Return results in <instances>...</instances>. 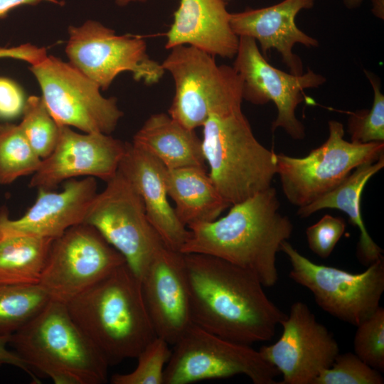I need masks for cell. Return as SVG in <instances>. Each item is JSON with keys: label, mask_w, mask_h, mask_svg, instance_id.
I'll return each instance as SVG.
<instances>
[{"label": "cell", "mask_w": 384, "mask_h": 384, "mask_svg": "<svg viewBox=\"0 0 384 384\" xmlns=\"http://www.w3.org/2000/svg\"><path fill=\"white\" fill-rule=\"evenodd\" d=\"M183 255L194 324L250 346L274 337L287 314L269 299L253 271L210 255Z\"/></svg>", "instance_id": "obj_1"}, {"label": "cell", "mask_w": 384, "mask_h": 384, "mask_svg": "<svg viewBox=\"0 0 384 384\" xmlns=\"http://www.w3.org/2000/svg\"><path fill=\"white\" fill-rule=\"evenodd\" d=\"M183 254L215 256L253 271L264 287L278 280L276 256L293 232L291 220L280 212L277 191L271 186L232 205L223 217L187 227Z\"/></svg>", "instance_id": "obj_2"}, {"label": "cell", "mask_w": 384, "mask_h": 384, "mask_svg": "<svg viewBox=\"0 0 384 384\" xmlns=\"http://www.w3.org/2000/svg\"><path fill=\"white\" fill-rule=\"evenodd\" d=\"M109 366L136 358L156 337L141 280L127 263L66 304Z\"/></svg>", "instance_id": "obj_3"}, {"label": "cell", "mask_w": 384, "mask_h": 384, "mask_svg": "<svg viewBox=\"0 0 384 384\" xmlns=\"http://www.w3.org/2000/svg\"><path fill=\"white\" fill-rule=\"evenodd\" d=\"M9 344L30 369L55 384H102L107 380V362L64 303L50 299L10 336Z\"/></svg>", "instance_id": "obj_4"}, {"label": "cell", "mask_w": 384, "mask_h": 384, "mask_svg": "<svg viewBox=\"0 0 384 384\" xmlns=\"http://www.w3.org/2000/svg\"><path fill=\"white\" fill-rule=\"evenodd\" d=\"M241 105L210 114L202 126L208 174L230 206L270 187L277 174L276 154L256 139Z\"/></svg>", "instance_id": "obj_5"}, {"label": "cell", "mask_w": 384, "mask_h": 384, "mask_svg": "<svg viewBox=\"0 0 384 384\" xmlns=\"http://www.w3.org/2000/svg\"><path fill=\"white\" fill-rule=\"evenodd\" d=\"M161 65L171 73L175 93L169 114L185 127H202L210 114L242 104V80L233 66L195 47L178 46Z\"/></svg>", "instance_id": "obj_6"}, {"label": "cell", "mask_w": 384, "mask_h": 384, "mask_svg": "<svg viewBox=\"0 0 384 384\" xmlns=\"http://www.w3.org/2000/svg\"><path fill=\"white\" fill-rule=\"evenodd\" d=\"M329 137L303 157L276 154V169L287 201L302 208L338 186L359 165L384 155V142L360 144L344 139L343 124L328 122Z\"/></svg>", "instance_id": "obj_7"}, {"label": "cell", "mask_w": 384, "mask_h": 384, "mask_svg": "<svg viewBox=\"0 0 384 384\" xmlns=\"http://www.w3.org/2000/svg\"><path fill=\"white\" fill-rule=\"evenodd\" d=\"M164 384H188L244 375L254 384H274L279 375L259 351L193 324L173 345Z\"/></svg>", "instance_id": "obj_8"}, {"label": "cell", "mask_w": 384, "mask_h": 384, "mask_svg": "<svg viewBox=\"0 0 384 384\" xmlns=\"http://www.w3.org/2000/svg\"><path fill=\"white\" fill-rule=\"evenodd\" d=\"M291 265L289 277L308 289L316 303L331 316L357 326L380 306L384 292L383 257L365 271H348L314 263L288 240L281 245Z\"/></svg>", "instance_id": "obj_9"}, {"label": "cell", "mask_w": 384, "mask_h": 384, "mask_svg": "<svg viewBox=\"0 0 384 384\" xmlns=\"http://www.w3.org/2000/svg\"><path fill=\"white\" fill-rule=\"evenodd\" d=\"M83 223L94 227L123 256L140 280L166 246L149 221L140 196L119 171L97 193Z\"/></svg>", "instance_id": "obj_10"}, {"label": "cell", "mask_w": 384, "mask_h": 384, "mask_svg": "<svg viewBox=\"0 0 384 384\" xmlns=\"http://www.w3.org/2000/svg\"><path fill=\"white\" fill-rule=\"evenodd\" d=\"M68 33L65 52L69 63L102 90L108 89L123 72L147 85L157 83L164 76L161 64L149 57L146 43L140 37L117 35L94 20L70 26Z\"/></svg>", "instance_id": "obj_11"}, {"label": "cell", "mask_w": 384, "mask_h": 384, "mask_svg": "<svg viewBox=\"0 0 384 384\" xmlns=\"http://www.w3.org/2000/svg\"><path fill=\"white\" fill-rule=\"evenodd\" d=\"M30 70L58 125L86 133L110 134L115 129L123 116L116 98L102 96L100 87L69 62L48 55Z\"/></svg>", "instance_id": "obj_12"}, {"label": "cell", "mask_w": 384, "mask_h": 384, "mask_svg": "<svg viewBox=\"0 0 384 384\" xmlns=\"http://www.w3.org/2000/svg\"><path fill=\"white\" fill-rule=\"evenodd\" d=\"M124 263L94 227L80 223L53 240L38 285L66 304Z\"/></svg>", "instance_id": "obj_13"}, {"label": "cell", "mask_w": 384, "mask_h": 384, "mask_svg": "<svg viewBox=\"0 0 384 384\" xmlns=\"http://www.w3.org/2000/svg\"><path fill=\"white\" fill-rule=\"evenodd\" d=\"M233 68L242 80V98L255 105L272 102L277 110L272 131L283 129L293 139L305 137V127L296 116L303 101L304 90L316 88L326 82L324 76L308 71L300 75L285 73L270 65L262 54L257 41L239 37Z\"/></svg>", "instance_id": "obj_14"}, {"label": "cell", "mask_w": 384, "mask_h": 384, "mask_svg": "<svg viewBox=\"0 0 384 384\" xmlns=\"http://www.w3.org/2000/svg\"><path fill=\"white\" fill-rule=\"evenodd\" d=\"M279 324V338L259 352L282 374L280 384H313L338 355L336 340L302 302L293 303Z\"/></svg>", "instance_id": "obj_15"}, {"label": "cell", "mask_w": 384, "mask_h": 384, "mask_svg": "<svg viewBox=\"0 0 384 384\" xmlns=\"http://www.w3.org/2000/svg\"><path fill=\"white\" fill-rule=\"evenodd\" d=\"M59 126L57 144L33 174L31 188L53 190L60 183L79 176L97 178L107 183L116 175L127 142L110 134L79 133L70 127Z\"/></svg>", "instance_id": "obj_16"}, {"label": "cell", "mask_w": 384, "mask_h": 384, "mask_svg": "<svg viewBox=\"0 0 384 384\" xmlns=\"http://www.w3.org/2000/svg\"><path fill=\"white\" fill-rule=\"evenodd\" d=\"M156 336L174 345L193 324L183 255L164 246L141 279Z\"/></svg>", "instance_id": "obj_17"}, {"label": "cell", "mask_w": 384, "mask_h": 384, "mask_svg": "<svg viewBox=\"0 0 384 384\" xmlns=\"http://www.w3.org/2000/svg\"><path fill=\"white\" fill-rule=\"evenodd\" d=\"M94 177L64 181L63 190L38 189L33 204L18 219L0 210V235L28 234L55 239L68 228L83 223L87 210L97 195Z\"/></svg>", "instance_id": "obj_18"}, {"label": "cell", "mask_w": 384, "mask_h": 384, "mask_svg": "<svg viewBox=\"0 0 384 384\" xmlns=\"http://www.w3.org/2000/svg\"><path fill=\"white\" fill-rule=\"evenodd\" d=\"M315 0H284L274 5L247 9L238 13H230V23L238 37H250L258 41L260 51L267 58V53L276 49L290 73L303 74V65L299 56L292 52L296 43L306 47H317L316 39L300 30L295 18L303 9L314 6Z\"/></svg>", "instance_id": "obj_19"}, {"label": "cell", "mask_w": 384, "mask_h": 384, "mask_svg": "<svg viewBox=\"0 0 384 384\" xmlns=\"http://www.w3.org/2000/svg\"><path fill=\"white\" fill-rule=\"evenodd\" d=\"M118 171L137 190L149 221L164 245L180 252L189 230L169 203L165 181L166 168L151 154L127 142Z\"/></svg>", "instance_id": "obj_20"}, {"label": "cell", "mask_w": 384, "mask_h": 384, "mask_svg": "<svg viewBox=\"0 0 384 384\" xmlns=\"http://www.w3.org/2000/svg\"><path fill=\"white\" fill-rule=\"evenodd\" d=\"M230 16L223 0H179L165 47L191 46L213 57L233 58L239 37L231 28Z\"/></svg>", "instance_id": "obj_21"}, {"label": "cell", "mask_w": 384, "mask_h": 384, "mask_svg": "<svg viewBox=\"0 0 384 384\" xmlns=\"http://www.w3.org/2000/svg\"><path fill=\"white\" fill-rule=\"evenodd\" d=\"M132 144L158 159L166 169L206 168L201 139L169 114H151L133 137Z\"/></svg>", "instance_id": "obj_22"}, {"label": "cell", "mask_w": 384, "mask_h": 384, "mask_svg": "<svg viewBox=\"0 0 384 384\" xmlns=\"http://www.w3.org/2000/svg\"><path fill=\"white\" fill-rule=\"evenodd\" d=\"M384 167V155L374 161L357 166L338 186L309 205L299 208L297 215L307 218L323 209H336L348 216L350 223L359 230L356 256L358 261L368 266L383 257V250L368 233L361 214L362 192L368 181Z\"/></svg>", "instance_id": "obj_23"}, {"label": "cell", "mask_w": 384, "mask_h": 384, "mask_svg": "<svg viewBox=\"0 0 384 384\" xmlns=\"http://www.w3.org/2000/svg\"><path fill=\"white\" fill-rule=\"evenodd\" d=\"M165 181L169 197L176 205V216L186 227L215 220L230 206L217 190L206 168L166 169Z\"/></svg>", "instance_id": "obj_24"}, {"label": "cell", "mask_w": 384, "mask_h": 384, "mask_svg": "<svg viewBox=\"0 0 384 384\" xmlns=\"http://www.w3.org/2000/svg\"><path fill=\"white\" fill-rule=\"evenodd\" d=\"M53 240L28 234L0 235V283L38 284Z\"/></svg>", "instance_id": "obj_25"}, {"label": "cell", "mask_w": 384, "mask_h": 384, "mask_svg": "<svg viewBox=\"0 0 384 384\" xmlns=\"http://www.w3.org/2000/svg\"><path fill=\"white\" fill-rule=\"evenodd\" d=\"M50 298L38 285L0 283V336H11L33 319Z\"/></svg>", "instance_id": "obj_26"}, {"label": "cell", "mask_w": 384, "mask_h": 384, "mask_svg": "<svg viewBox=\"0 0 384 384\" xmlns=\"http://www.w3.org/2000/svg\"><path fill=\"white\" fill-rule=\"evenodd\" d=\"M41 161L18 124H0V185L33 174Z\"/></svg>", "instance_id": "obj_27"}, {"label": "cell", "mask_w": 384, "mask_h": 384, "mask_svg": "<svg viewBox=\"0 0 384 384\" xmlns=\"http://www.w3.org/2000/svg\"><path fill=\"white\" fill-rule=\"evenodd\" d=\"M18 124L28 143L42 159L53 151L60 126L50 114L43 98L32 95L26 100Z\"/></svg>", "instance_id": "obj_28"}, {"label": "cell", "mask_w": 384, "mask_h": 384, "mask_svg": "<svg viewBox=\"0 0 384 384\" xmlns=\"http://www.w3.org/2000/svg\"><path fill=\"white\" fill-rule=\"evenodd\" d=\"M373 90V102L370 110L351 112L348 119V132L351 141L360 144L384 142V95L379 79L370 71L364 70Z\"/></svg>", "instance_id": "obj_29"}, {"label": "cell", "mask_w": 384, "mask_h": 384, "mask_svg": "<svg viewBox=\"0 0 384 384\" xmlns=\"http://www.w3.org/2000/svg\"><path fill=\"white\" fill-rule=\"evenodd\" d=\"M169 344L156 336L136 358L137 366L130 373H116L113 384H164V373L171 350Z\"/></svg>", "instance_id": "obj_30"}, {"label": "cell", "mask_w": 384, "mask_h": 384, "mask_svg": "<svg viewBox=\"0 0 384 384\" xmlns=\"http://www.w3.org/2000/svg\"><path fill=\"white\" fill-rule=\"evenodd\" d=\"M380 371L362 361L355 353L338 355L331 366L323 370L313 384H383Z\"/></svg>", "instance_id": "obj_31"}, {"label": "cell", "mask_w": 384, "mask_h": 384, "mask_svg": "<svg viewBox=\"0 0 384 384\" xmlns=\"http://www.w3.org/2000/svg\"><path fill=\"white\" fill-rule=\"evenodd\" d=\"M353 338L354 353L366 363L384 370V309L379 306L357 326Z\"/></svg>", "instance_id": "obj_32"}, {"label": "cell", "mask_w": 384, "mask_h": 384, "mask_svg": "<svg viewBox=\"0 0 384 384\" xmlns=\"http://www.w3.org/2000/svg\"><path fill=\"white\" fill-rule=\"evenodd\" d=\"M346 221L341 217L326 214L306 230L311 251L321 258L329 257L346 230Z\"/></svg>", "instance_id": "obj_33"}, {"label": "cell", "mask_w": 384, "mask_h": 384, "mask_svg": "<svg viewBox=\"0 0 384 384\" xmlns=\"http://www.w3.org/2000/svg\"><path fill=\"white\" fill-rule=\"evenodd\" d=\"M25 100L22 90L9 78L0 77V118L12 119L23 112Z\"/></svg>", "instance_id": "obj_34"}, {"label": "cell", "mask_w": 384, "mask_h": 384, "mask_svg": "<svg viewBox=\"0 0 384 384\" xmlns=\"http://www.w3.org/2000/svg\"><path fill=\"white\" fill-rule=\"evenodd\" d=\"M44 48H38L31 43L22 44L15 47H0V58H14L35 65L47 57Z\"/></svg>", "instance_id": "obj_35"}, {"label": "cell", "mask_w": 384, "mask_h": 384, "mask_svg": "<svg viewBox=\"0 0 384 384\" xmlns=\"http://www.w3.org/2000/svg\"><path fill=\"white\" fill-rule=\"evenodd\" d=\"M10 336H0V368L4 365H11L26 372L34 381L38 380L29 367L14 351L9 349Z\"/></svg>", "instance_id": "obj_36"}, {"label": "cell", "mask_w": 384, "mask_h": 384, "mask_svg": "<svg viewBox=\"0 0 384 384\" xmlns=\"http://www.w3.org/2000/svg\"><path fill=\"white\" fill-rule=\"evenodd\" d=\"M48 1L61 4L58 0H0V18H4L11 10L23 5H37Z\"/></svg>", "instance_id": "obj_37"}, {"label": "cell", "mask_w": 384, "mask_h": 384, "mask_svg": "<svg viewBox=\"0 0 384 384\" xmlns=\"http://www.w3.org/2000/svg\"><path fill=\"white\" fill-rule=\"evenodd\" d=\"M373 4L372 12L378 18H384V0H371Z\"/></svg>", "instance_id": "obj_38"}, {"label": "cell", "mask_w": 384, "mask_h": 384, "mask_svg": "<svg viewBox=\"0 0 384 384\" xmlns=\"http://www.w3.org/2000/svg\"><path fill=\"white\" fill-rule=\"evenodd\" d=\"M363 0H343V4L348 9H354L361 6Z\"/></svg>", "instance_id": "obj_39"}, {"label": "cell", "mask_w": 384, "mask_h": 384, "mask_svg": "<svg viewBox=\"0 0 384 384\" xmlns=\"http://www.w3.org/2000/svg\"><path fill=\"white\" fill-rule=\"evenodd\" d=\"M146 1L147 0H115V3L119 6H124L131 3H136V2L143 3Z\"/></svg>", "instance_id": "obj_40"}, {"label": "cell", "mask_w": 384, "mask_h": 384, "mask_svg": "<svg viewBox=\"0 0 384 384\" xmlns=\"http://www.w3.org/2000/svg\"><path fill=\"white\" fill-rule=\"evenodd\" d=\"M223 1H228V0H223Z\"/></svg>", "instance_id": "obj_41"}]
</instances>
